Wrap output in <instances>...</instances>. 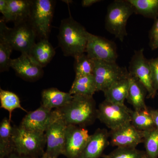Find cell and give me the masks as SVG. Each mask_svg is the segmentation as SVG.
<instances>
[{
  "label": "cell",
  "instance_id": "cell-29",
  "mask_svg": "<svg viewBox=\"0 0 158 158\" xmlns=\"http://www.w3.org/2000/svg\"><path fill=\"white\" fill-rule=\"evenodd\" d=\"M13 49L2 33H0V71H6L11 67V55Z\"/></svg>",
  "mask_w": 158,
  "mask_h": 158
},
{
  "label": "cell",
  "instance_id": "cell-34",
  "mask_svg": "<svg viewBox=\"0 0 158 158\" xmlns=\"http://www.w3.org/2000/svg\"><path fill=\"white\" fill-rule=\"evenodd\" d=\"M101 2L100 0H83L82 1V6L84 7H88L92 6L95 3Z\"/></svg>",
  "mask_w": 158,
  "mask_h": 158
},
{
  "label": "cell",
  "instance_id": "cell-12",
  "mask_svg": "<svg viewBox=\"0 0 158 158\" xmlns=\"http://www.w3.org/2000/svg\"><path fill=\"white\" fill-rule=\"evenodd\" d=\"M85 128L73 125L66 126L63 155L67 158H78L90 137Z\"/></svg>",
  "mask_w": 158,
  "mask_h": 158
},
{
  "label": "cell",
  "instance_id": "cell-23",
  "mask_svg": "<svg viewBox=\"0 0 158 158\" xmlns=\"http://www.w3.org/2000/svg\"><path fill=\"white\" fill-rule=\"evenodd\" d=\"M96 91V83L93 74L83 76H75L69 93L72 95L93 96Z\"/></svg>",
  "mask_w": 158,
  "mask_h": 158
},
{
  "label": "cell",
  "instance_id": "cell-7",
  "mask_svg": "<svg viewBox=\"0 0 158 158\" xmlns=\"http://www.w3.org/2000/svg\"><path fill=\"white\" fill-rule=\"evenodd\" d=\"M93 76L96 83L97 91L103 92L116 82L129 76L126 67H121L116 62L94 60Z\"/></svg>",
  "mask_w": 158,
  "mask_h": 158
},
{
  "label": "cell",
  "instance_id": "cell-8",
  "mask_svg": "<svg viewBox=\"0 0 158 158\" xmlns=\"http://www.w3.org/2000/svg\"><path fill=\"white\" fill-rule=\"evenodd\" d=\"M132 110L125 105L113 103L105 100L98 108V119L111 130L131 123Z\"/></svg>",
  "mask_w": 158,
  "mask_h": 158
},
{
  "label": "cell",
  "instance_id": "cell-20",
  "mask_svg": "<svg viewBox=\"0 0 158 158\" xmlns=\"http://www.w3.org/2000/svg\"><path fill=\"white\" fill-rule=\"evenodd\" d=\"M56 54L48 39H41L32 48L29 55L42 67L51 62Z\"/></svg>",
  "mask_w": 158,
  "mask_h": 158
},
{
  "label": "cell",
  "instance_id": "cell-21",
  "mask_svg": "<svg viewBox=\"0 0 158 158\" xmlns=\"http://www.w3.org/2000/svg\"><path fill=\"white\" fill-rule=\"evenodd\" d=\"M13 130L11 121L7 117L3 118L0 124V158H5L15 152Z\"/></svg>",
  "mask_w": 158,
  "mask_h": 158
},
{
  "label": "cell",
  "instance_id": "cell-18",
  "mask_svg": "<svg viewBox=\"0 0 158 158\" xmlns=\"http://www.w3.org/2000/svg\"><path fill=\"white\" fill-rule=\"evenodd\" d=\"M73 98L69 92L60 91L56 88L44 89L41 92V106L51 110L60 109L68 104Z\"/></svg>",
  "mask_w": 158,
  "mask_h": 158
},
{
  "label": "cell",
  "instance_id": "cell-11",
  "mask_svg": "<svg viewBox=\"0 0 158 158\" xmlns=\"http://www.w3.org/2000/svg\"><path fill=\"white\" fill-rule=\"evenodd\" d=\"M60 117L58 110H50L40 106L37 110L28 112L19 125L30 131L45 134L50 125Z\"/></svg>",
  "mask_w": 158,
  "mask_h": 158
},
{
  "label": "cell",
  "instance_id": "cell-6",
  "mask_svg": "<svg viewBox=\"0 0 158 158\" xmlns=\"http://www.w3.org/2000/svg\"><path fill=\"white\" fill-rule=\"evenodd\" d=\"M55 3L52 0L33 1L29 21L41 39H48Z\"/></svg>",
  "mask_w": 158,
  "mask_h": 158
},
{
  "label": "cell",
  "instance_id": "cell-24",
  "mask_svg": "<svg viewBox=\"0 0 158 158\" xmlns=\"http://www.w3.org/2000/svg\"><path fill=\"white\" fill-rule=\"evenodd\" d=\"M135 13L156 20L158 18V0H128Z\"/></svg>",
  "mask_w": 158,
  "mask_h": 158
},
{
  "label": "cell",
  "instance_id": "cell-35",
  "mask_svg": "<svg viewBox=\"0 0 158 158\" xmlns=\"http://www.w3.org/2000/svg\"><path fill=\"white\" fill-rule=\"evenodd\" d=\"M7 8V0H0V12L4 15Z\"/></svg>",
  "mask_w": 158,
  "mask_h": 158
},
{
  "label": "cell",
  "instance_id": "cell-4",
  "mask_svg": "<svg viewBox=\"0 0 158 158\" xmlns=\"http://www.w3.org/2000/svg\"><path fill=\"white\" fill-rule=\"evenodd\" d=\"M12 136L15 152L20 155L40 158L45 153V134L30 131L20 125L13 126Z\"/></svg>",
  "mask_w": 158,
  "mask_h": 158
},
{
  "label": "cell",
  "instance_id": "cell-26",
  "mask_svg": "<svg viewBox=\"0 0 158 158\" xmlns=\"http://www.w3.org/2000/svg\"><path fill=\"white\" fill-rule=\"evenodd\" d=\"M0 102L1 108L5 109L9 112V119L11 121L12 113L15 109H19L28 113L24 109L21 105L19 97L15 93L9 91L0 89Z\"/></svg>",
  "mask_w": 158,
  "mask_h": 158
},
{
  "label": "cell",
  "instance_id": "cell-5",
  "mask_svg": "<svg viewBox=\"0 0 158 158\" xmlns=\"http://www.w3.org/2000/svg\"><path fill=\"white\" fill-rule=\"evenodd\" d=\"M0 33L6 37L13 50L22 53L30 54L36 44L37 34L29 20L15 24L13 28H9L6 22L1 19Z\"/></svg>",
  "mask_w": 158,
  "mask_h": 158
},
{
  "label": "cell",
  "instance_id": "cell-2",
  "mask_svg": "<svg viewBox=\"0 0 158 158\" xmlns=\"http://www.w3.org/2000/svg\"><path fill=\"white\" fill-rule=\"evenodd\" d=\"M88 32L70 16L61 21L58 40L64 56L75 57L86 52Z\"/></svg>",
  "mask_w": 158,
  "mask_h": 158
},
{
  "label": "cell",
  "instance_id": "cell-3",
  "mask_svg": "<svg viewBox=\"0 0 158 158\" xmlns=\"http://www.w3.org/2000/svg\"><path fill=\"white\" fill-rule=\"evenodd\" d=\"M135 13L134 7L128 0H115L108 6L105 20V28L121 42L127 36L128 20Z\"/></svg>",
  "mask_w": 158,
  "mask_h": 158
},
{
  "label": "cell",
  "instance_id": "cell-25",
  "mask_svg": "<svg viewBox=\"0 0 158 158\" xmlns=\"http://www.w3.org/2000/svg\"><path fill=\"white\" fill-rule=\"evenodd\" d=\"M131 123L137 129L141 131H149L156 128L148 109L132 110Z\"/></svg>",
  "mask_w": 158,
  "mask_h": 158
},
{
  "label": "cell",
  "instance_id": "cell-19",
  "mask_svg": "<svg viewBox=\"0 0 158 158\" xmlns=\"http://www.w3.org/2000/svg\"><path fill=\"white\" fill-rule=\"evenodd\" d=\"M129 82L127 102L132 105L135 110L148 109L145 102V98L148 95L147 90L138 80L129 74Z\"/></svg>",
  "mask_w": 158,
  "mask_h": 158
},
{
  "label": "cell",
  "instance_id": "cell-14",
  "mask_svg": "<svg viewBox=\"0 0 158 158\" xmlns=\"http://www.w3.org/2000/svg\"><path fill=\"white\" fill-rule=\"evenodd\" d=\"M110 144L117 147L135 148L143 143L144 131H139L131 123L109 132Z\"/></svg>",
  "mask_w": 158,
  "mask_h": 158
},
{
  "label": "cell",
  "instance_id": "cell-38",
  "mask_svg": "<svg viewBox=\"0 0 158 158\" xmlns=\"http://www.w3.org/2000/svg\"><path fill=\"white\" fill-rule=\"evenodd\" d=\"M141 158H149L148 157V156L147 155H146V154H145V155H144V156H143Z\"/></svg>",
  "mask_w": 158,
  "mask_h": 158
},
{
  "label": "cell",
  "instance_id": "cell-36",
  "mask_svg": "<svg viewBox=\"0 0 158 158\" xmlns=\"http://www.w3.org/2000/svg\"><path fill=\"white\" fill-rule=\"evenodd\" d=\"M5 158H33L30 157L26 156L20 155L15 152H13L11 153L9 156H6Z\"/></svg>",
  "mask_w": 158,
  "mask_h": 158
},
{
  "label": "cell",
  "instance_id": "cell-31",
  "mask_svg": "<svg viewBox=\"0 0 158 158\" xmlns=\"http://www.w3.org/2000/svg\"><path fill=\"white\" fill-rule=\"evenodd\" d=\"M149 45L152 50L158 49V18L155 20L148 34Z\"/></svg>",
  "mask_w": 158,
  "mask_h": 158
},
{
  "label": "cell",
  "instance_id": "cell-13",
  "mask_svg": "<svg viewBox=\"0 0 158 158\" xmlns=\"http://www.w3.org/2000/svg\"><path fill=\"white\" fill-rule=\"evenodd\" d=\"M67 125L61 117L50 125L45 131L46 149L45 154L51 158H58L63 154Z\"/></svg>",
  "mask_w": 158,
  "mask_h": 158
},
{
  "label": "cell",
  "instance_id": "cell-10",
  "mask_svg": "<svg viewBox=\"0 0 158 158\" xmlns=\"http://www.w3.org/2000/svg\"><path fill=\"white\" fill-rule=\"evenodd\" d=\"M93 60L116 62L118 58L117 46L114 41L88 32L86 52Z\"/></svg>",
  "mask_w": 158,
  "mask_h": 158
},
{
  "label": "cell",
  "instance_id": "cell-28",
  "mask_svg": "<svg viewBox=\"0 0 158 158\" xmlns=\"http://www.w3.org/2000/svg\"><path fill=\"white\" fill-rule=\"evenodd\" d=\"M143 143L146 155L149 158H158V129L144 131Z\"/></svg>",
  "mask_w": 158,
  "mask_h": 158
},
{
  "label": "cell",
  "instance_id": "cell-15",
  "mask_svg": "<svg viewBox=\"0 0 158 158\" xmlns=\"http://www.w3.org/2000/svg\"><path fill=\"white\" fill-rule=\"evenodd\" d=\"M11 67L18 76L28 81H35L43 75V67L28 54L22 53L18 58L11 59Z\"/></svg>",
  "mask_w": 158,
  "mask_h": 158
},
{
  "label": "cell",
  "instance_id": "cell-37",
  "mask_svg": "<svg viewBox=\"0 0 158 158\" xmlns=\"http://www.w3.org/2000/svg\"><path fill=\"white\" fill-rule=\"evenodd\" d=\"M40 158H50L48 156L46 155L45 154V153Z\"/></svg>",
  "mask_w": 158,
  "mask_h": 158
},
{
  "label": "cell",
  "instance_id": "cell-16",
  "mask_svg": "<svg viewBox=\"0 0 158 158\" xmlns=\"http://www.w3.org/2000/svg\"><path fill=\"white\" fill-rule=\"evenodd\" d=\"M109 132L106 129L96 130L90 135L85 148L78 158H99L102 156L105 150L110 144Z\"/></svg>",
  "mask_w": 158,
  "mask_h": 158
},
{
  "label": "cell",
  "instance_id": "cell-1",
  "mask_svg": "<svg viewBox=\"0 0 158 158\" xmlns=\"http://www.w3.org/2000/svg\"><path fill=\"white\" fill-rule=\"evenodd\" d=\"M57 110L67 125L85 128L93 124L98 118V109L93 96L73 95L68 104Z\"/></svg>",
  "mask_w": 158,
  "mask_h": 158
},
{
  "label": "cell",
  "instance_id": "cell-27",
  "mask_svg": "<svg viewBox=\"0 0 158 158\" xmlns=\"http://www.w3.org/2000/svg\"><path fill=\"white\" fill-rule=\"evenodd\" d=\"M74 69L76 76L93 75L94 69V60L83 53L74 57Z\"/></svg>",
  "mask_w": 158,
  "mask_h": 158
},
{
  "label": "cell",
  "instance_id": "cell-32",
  "mask_svg": "<svg viewBox=\"0 0 158 158\" xmlns=\"http://www.w3.org/2000/svg\"><path fill=\"white\" fill-rule=\"evenodd\" d=\"M149 62L151 70L152 78L154 88L156 92L158 90V57L149 59Z\"/></svg>",
  "mask_w": 158,
  "mask_h": 158
},
{
  "label": "cell",
  "instance_id": "cell-33",
  "mask_svg": "<svg viewBox=\"0 0 158 158\" xmlns=\"http://www.w3.org/2000/svg\"><path fill=\"white\" fill-rule=\"evenodd\" d=\"M156 127L158 129V110H149Z\"/></svg>",
  "mask_w": 158,
  "mask_h": 158
},
{
  "label": "cell",
  "instance_id": "cell-22",
  "mask_svg": "<svg viewBox=\"0 0 158 158\" xmlns=\"http://www.w3.org/2000/svg\"><path fill=\"white\" fill-rule=\"evenodd\" d=\"M129 86L128 78L116 82L103 91L105 100L113 103L125 104V101L127 97Z\"/></svg>",
  "mask_w": 158,
  "mask_h": 158
},
{
  "label": "cell",
  "instance_id": "cell-30",
  "mask_svg": "<svg viewBox=\"0 0 158 158\" xmlns=\"http://www.w3.org/2000/svg\"><path fill=\"white\" fill-rule=\"evenodd\" d=\"M146 154L145 151L135 148L117 147L103 158H141Z\"/></svg>",
  "mask_w": 158,
  "mask_h": 158
},
{
  "label": "cell",
  "instance_id": "cell-17",
  "mask_svg": "<svg viewBox=\"0 0 158 158\" xmlns=\"http://www.w3.org/2000/svg\"><path fill=\"white\" fill-rule=\"evenodd\" d=\"M33 1L7 0V8L3 15L5 22H13L15 24L28 21Z\"/></svg>",
  "mask_w": 158,
  "mask_h": 158
},
{
  "label": "cell",
  "instance_id": "cell-9",
  "mask_svg": "<svg viewBox=\"0 0 158 158\" xmlns=\"http://www.w3.org/2000/svg\"><path fill=\"white\" fill-rule=\"evenodd\" d=\"M144 48L135 51L129 63L130 75L138 80L147 90L148 98L155 97L157 92L154 88L149 60L144 54Z\"/></svg>",
  "mask_w": 158,
  "mask_h": 158
}]
</instances>
